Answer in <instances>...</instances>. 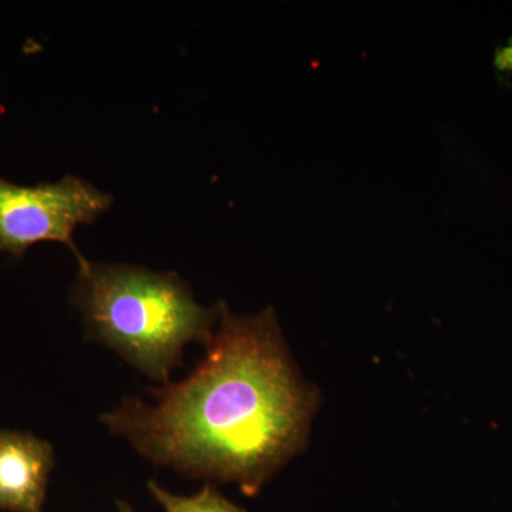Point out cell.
Segmentation results:
<instances>
[{"label":"cell","instance_id":"1","mask_svg":"<svg viewBox=\"0 0 512 512\" xmlns=\"http://www.w3.org/2000/svg\"><path fill=\"white\" fill-rule=\"evenodd\" d=\"M218 305L220 326L190 375L150 387L154 406L126 397L100 421L157 466L255 497L305 451L320 394L296 370L272 306L235 315Z\"/></svg>","mask_w":512,"mask_h":512},{"label":"cell","instance_id":"2","mask_svg":"<svg viewBox=\"0 0 512 512\" xmlns=\"http://www.w3.org/2000/svg\"><path fill=\"white\" fill-rule=\"evenodd\" d=\"M70 289L82 313L86 338L119 353L156 382L170 383L183 365L185 346H207L220 319V305L205 308L175 272L83 258Z\"/></svg>","mask_w":512,"mask_h":512},{"label":"cell","instance_id":"3","mask_svg":"<svg viewBox=\"0 0 512 512\" xmlns=\"http://www.w3.org/2000/svg\"><path fill=\"white\" fill-rule=\"evenodd\" d=\"M109 192L74 175L57 183L26 187L0 177V254L22 258L40 242L55 241L83 258L73 234L80 225L94 224L113 205Z\"/></svg>","mask_w":512,"mask_h":512},{"label":"cell","instance_id":"4","mask_svg":"<svg viewBox=\"0 0 512 512\" xmlns=\"http://www.w3.org/2000/svg\"><path fill=\"white\" fill-rule=\"evenodd\" d=\"M55 448L29 431L0 429V511L43 512Z\"/></svg>","mask_w":512,"mask_h":512},{"label":"cell","instance_id":"5","mask_svg":"<svg viewBox=\"0 0 512 512\" xmlns=\"http://www.w3.org/2000/svg\"><path fill=\"white\" fill-rule=\"evenodd\" d=\"M148 490L165 512H247L231 503L215 485L205 484L194 495L168 493L156 481H148Z\"/></svg>","mask_w":512,"mask_h":512},{"label":"cell","instance_id":"6","mask_svg":"<svg viewBox=\"0 0 512 512\" xmlns=\"http://www.w3.org/2000/svg\"><path fill=\"white\" fill-rule=\"evenodd\" d=\"M117 507H119L120 512H136L133 510V507L127 503V501H117Z\"/></svg>","mask_w":512,"mask_h":512}]
</instances>
